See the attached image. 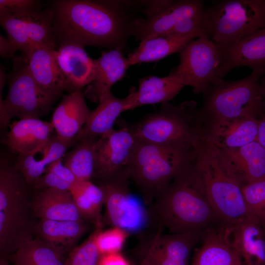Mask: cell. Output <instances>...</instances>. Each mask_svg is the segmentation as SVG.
Masks as SVG:
<instances>
[{
    "label": "cell",
    "instance_id": "cell-1",
    "mask_svg": "<svg viewBox=\"0 0 265 265\" xmlns=\"http://www.w3.org/2000/svg\"><path fill=\"white\" fill-rule=\"evenodd\" d=\"M53 16L55 47L66 44L122 50L132 35V21L121 2L54 0L48 2Z\"/></svg>",
    "mask_w": 265,
    "mask_h": 265
},
{
    "label": "cell",
    "instance_id": "cell-2",
    "mask_svg": "<svg viewBox=\"0 0 265 265\" xmlns=\"http://www.w3.org/2000/svg\"><path fill=\"white\" fill-rule=\"evenodd\" d=\"M150 204L149 219L169 233H203L223 224L209 201L195 156Z\"/></svg>",
    "mask_w": 265,
    "mask_h": 265
},
{
    "label": "cell",
    "instance_id": "cell-3",
    "mask_svg": "<svg viewBox=\"0 0 265 265\" xmlns=\"http://www.w3.org/2000/svg\"><path fill=\"white\" fill-rule=\"evenodd\" d=\"M203 119L194 100L166 103L130 124L137 140L160 145L194 148L202 137Z\"/></svg>",
    "mask_w": 265,
    "mask_h": 265
},
{
    "label": "cell",
    "instance_id": "cell-4",
    "mask_svg": "<svg viewBox=\"0 0 265 265\" xmlns=\"http://www.w3.org/2000/svg\"><path fill=\"white\" fill-rule=\"evenodd\" d=\"M194 149L196 166L210 204L222 223L233 226L250 215L241 186L228 171L216 147L201 137Z\"/></svg>",
    "mask_w": 265,
    "mask_h": 265
},
{
    "label": "cell",
    "instance_id": "cell-5",
    "mask_svg": "<svg viewBox=\"0 0 265 265\" xmlns=\"http://www.w3.org/2000/svg\"><path fill=\"white\" fill-rule=\"evenodd\" d=\"M194 155V148L166 146L137 140L129 162L130 178L145 202L150 204Z\"/></svg>",
    "mask_w": 265,
    "mask_h": 265
},
{
    "label": "cell",
    "instance_id": "cell-6",
    "mask_svg": "<svg viewBox=\"0 0 265 265\" xmlns=\"http://www.w3.org/2000/svg\"><path fill=\"white\" fill-rule=\"evenodd\" d=\"M262 76L252 71L236 80L219 79L203 93L201 111L205 119H226L263 115V97L260 86Z\"/></svg>",
    "mask_w": 265,
    "mask_h": 265
},
{
    "label": "cell",
    "instance_id": "cell-7",
    "mask_svg": "<svg viewBox=\"0 0 265 265\" xmlns=\"http://www.w3.org/2000/svg\"><path fill=\"white\" fill-rule=\"evenodd\" d=\"M13 68L6 75L8 89L5 99L0 98V128L9 126L11 119H40L51 110L60 97L42 89L33 79L28 61L22 56L13 58Z\"/></svg>",
    "mask_w": 265,
    "mask_h": 265
},
{
    "label": "cell",
    "instance_id": "cell-8",
    "mask_svg": "<svg viewBox=\"0 0 265 265\" xmlns=\"http://www.w3.org/2000/svg\"><path fill=\"white\" fill-rule=\"evenodd\" d=\"M210 38L227 46L265 27V0H218L205 6Z\"/></svg>",
    "mask_w": 265,
    "mask_h": 265
},
{
    "label": "cell",
    "instance_id": "cell-9",
    "mask_svg": "<svg viewBox=\"0 0 265 265\" xmlns=\"http://www.w3.org/2000/svg\"><path fill=\"white\" fill-rule=\"evenodd\" d=\"M180 62L170 73L196 94H203L212 82L227 75L219 47L202 36L189 42L180 53Z\"/></svg>",
    "mask_w": 265,
    "mask_h": 265
},
{
    "label": "cell",
    "instance_id": "cell-10",
    "mask_svg": "<svg viewBox=\"0 0 265 265\" xmlns=\"http://www.w3.org/2000/svg\"><path fill=\"white\" fill-rule=\"evenodd\" d=\"M119 128L100 135L95 144L92 179L97 185L130 178L129 162L137 142L129 123L117 120Z\"/></svg>",
    "mask_w": 265,
    "mask_h": 265
},
{
    "label": "cell",
    "instance_id": "cell-11",
    "mask_svg": "<svg viewBox=\"0 0 265 265\" xmlns=\"http://www.w3.org/2000/svg\"><path fill=\"white\" fill-rule=\"evenodd\" d=\"M0 23L16 51L28 61L36 48L53 46V16L48 5L21 13L0 12Z\"/></svg>",
    "mask_w": 265,
    "mask_h": 265
},
{
    "label": "cell",
    "instance_id": "cell-12",
    "mask_svg": "<svg viewBox=\"0 0 265 265\" xmlns=\"http://www.w3.org/2000/svg\"><path fill=\"white\" fill-rule=\"evenodd\" d=\"M146 17L134 19L132 35L144 40L168 33L182 20L197 15L205 9L203 0H180L148 1Z\"/></svg>",
    "mask_w": 265,
    "mask_h": 265
},
{
    "label": "cell",
    "instance_id": "cell-13",
    "mask_svg": "<svg viewBox=\"0 0 265 265\" xmlns=\"http://www.w3.org/2000/svg\"><path fill=\"white\" fill-rule=\"evenodd\" d=\"M105 195L107 218L114 227L127 232L141 230L148 219L146 211L140 201L131 194L128 180L111 181L98 185Z\"/></svg>",
    "mask_w": 265,
    "mask_h": 265
},
{
    "label": "cell",
    "instance_id": "cell-14",
    "mask_svg": "<svg viewBox=\"0 0 265 265\" xmlns=\"http://www.w3.org/2000/svg\"><path fill=\"white\" fill-rule=\"evenodd\" d=\"M258 124L259 120L252 117L203 118L202 136L218 149L238 148L256 140Z\"/></svg>",
    "mask_w": 265,
    "mask_h": 265
},
{
    "label": "cell",
    "instance_id": "cell-15",
    "mask_svg": "<svg viewBox=\"0 0 265 265\" xmlns=\"http://www.w3.org/2000/svg\"><path fill=\"white\" fill-rule=\"evenodd\" d=\"M218 150L228 171L241 187L265 180V149L257 141L238 148Z\"/></svg>",
    "mask_w": 265,
    "mask_h": 265
},
{
    "label": "cell",
    "instance_id": "cell-16",
    "mask_svg": "<svg viewBox=\"0 0 265 265\" xmlns=\"http://www.w3.org/2000/svg\"><path fill=\"white\" fill-rule=\"evenodd\" d=\"M232 228L221 224L204 231L191 265H242L231 240Z\"/></svg>",
    "mask_w": 265,
    "mask_h": 265
},
{
    "label": "cell",
    "instance_id": "cell-17",
    "mask_svg": "<svg viewBox=\"0 0 265 265\" xmlns=\"http://www.w3.org/2000/svg\"><path fill=\"white\" fill-rule=\"evenodd\" d=\"M218 46L227 74L233 69L244 66L262 76L265 74V27L228 45Z\"/></svg>",
    "mask_w": 265,
    "mask_h": 265
},
{
    "label": "cell",
    "instance_id": "cell-18",
    "mask_svg": "<svg viewBox=\"0 0 265 265\" xmlns=\"http://www.w3.org/2000/svg\"><path fill=\"white\" fill-rule=\"evenodd\" d=\"M22 173L7 159L0 160V212L20 213L32 212L30 189Z\"/></svg>",
    "mask_w": 265,
    "mask_h": 265
},
{
    "label": "cell",
    "instance_id": "cell-19",
    "mask_svg": "<svg viewBox=\"0 0 265 265\" xmlns=\"http://www.w3.org/2000/svg\"><path fill=\"white\" fill-rule=\"evenodd\" d=\"M84 48L79 45L66 44L59 46L55 51L57 65L71 92L88 85L94 78L96 59L91 58Z\"/></svg>",
    "mask_w": 265,
    "mask_h": 265
},
{
    "label": "cell",
    "instance_id": "cell-20",
    "mask_svg": "<svg viewBox=\"0 0 265 265\" xmlns=\"http://www.w3.org/2000/svg\"><path fill=\"white\" fill-rule=\"evenodd\" d=\"M82 89L64 95L55 108L51 123L56 135L66 140L75 139L86 123L90 110L84 99Z\"/></svg>",
    "mask_w": 265,
    "mask_h": 265
},
{
    "label": "cell",
    "instance_id": "cell-21",
    "mask_svg": "<svg viewBox=\"0 0 265 265\" xmlns=\"http://www.w3.org/2000/svg\"><path fill=\"white\" fill-rule=\"evenodd\" d=\"M8 127L3 142L18 155L40 152L54 130L51 122L33 118L19 119Z\"/></svg>",
    "mask_w": 265,
    "mask_h": 265
},
{
    "label": "cell",
    "instance_id": "cell-22",
    "mask_svg": "<svg viewBox=\"0 0 265 265\" xmlns=\"http://www.w3.org/2000/svg\"><path fill=\"white\" fill-rule=\"evenodd\" d=\"M231 240L242 265H265V235L258 217L250 214L234 224Z\"/></svg>",
    "mask_w": 265,
    "mask_h": 265
},
{
    "label": "cell",
    "instance_id": "cell-23",
    "mask_svg": "<svg viewBox=\"0 0 265 265\" xmlns=\"http://www.w3.org/2000/svg\"><path fill=\"white\" fill-rule=\"evenodd\" d=\"M127 57L120 49L103 52L96 59L95 76L87 85L84 95L93 102L99 103L110 92L111 86L121 80L129 68Z\"/></svg>",
    "mask_w": 265,
    "mask_h": 265
},
{
    "label": "cell",
    "instance_id": "cell-24",
    "mask_svg": "<svg viewBox=\"0 0 265 265\" xmlns=\"http://www.w3.org/2000/svg\"><path fill=\"white\" fill-rule=\"evenodd\" d=\"M31 208L39 218L55 220L83 221L69 191L54 188L36 190L32 196Z\"/></svg>",
    "mask_w": 265,
    "mask_h": 265
},
{
    "label": "cell",
    "instance_id": "cell-25",
    "mask_svg": "<svg viewBox=\"0 0 265 265\" xmlns=\"http://www.w3.org/2000/svg\"><path fill=\"white\" fill-rule=\"evenodd\" d=\"M55 46L36 47L28 59L29 70L38 85L44 90L60 96L62 92L71 93L55 58Z\"/></svg>",
    "mask_w": 265,
    "mask_h": 265
},
{
    "label": "cell",
    "instance_id": "cell-26",
    "mask_svg": "<svg viewBox=\"0 0 265 265\" xmlns=\"http://www.w3.org/2000/svg\"><path fill=\"white\" fill-rule=\"evenodd\" d=\"M135 91L132 89L124 98H116L111 92L106 95L91 111L86 123L75 137L76 143L85 137H99L112 129L120 114L132 109Z\"/></svg>",
    "mask_w": 265,
    "mask_h": 265
},
{
    "label": "cell",
    "instance_id": "cell-27",
    "mask_svg": "<svg viewBox=\"0 0 265 265\" xmlns=\"http://www.w3.org/2000/svg\"><path fill=\"white\" fill-rule=\"evenodd\" d=\"M203 233L158 235L146 248L145 263L151 265L161 259L187 263L192 248L200 242Z\"/></svg>",
    "mask_w": 265,
    "mask_h": 265
},
{
    "label": "cell",
    "instance_id": "cell-28",
    "mask_svg": "<svg viewBox=\"0 0 265 265\" xmlns=\"http://www.w3.org/2000/svg\"><path fill=\"white\" fill-rule=\"evenodd\" d=\"M76 143L75 139L66 140L57 135H52L42 150L43 156L41 159L35 158V152L18 155L14 165L31 185L45 173L48 165L62 158L69 148Z\"/></svg>",
    "mask_w": 265,
    "mask_h": 265
},
{
    "label": "cell",
    "instance_id": "cell-29",
    "mask_svg": "<svg viewBox=\"0 0 265 265\" xmlns=\"http://www.w3.org/2000/svg\"><path fill=\"white\" fill-rule=\"evenodd\" d=\"M34 223L30 213L0 212V251L6 257L12 255L33 238Z\"/></svg>",
    "mask_w": 265,
    "mask_h": 265
},
{
    "label": "cell",
    "instance_id": "cell-30",
    "mask_svg": "<svg viewBox=\"0 0 265 265\" xmlns=\"http://www.w3.org/2000/svg\"><path fill=\"white\" fill-rule=\"evenodd\" d=\"M198 37L194 34L183 36H159L144 40L128 55L129 66L142 62L158 61L176 53H180L189 42Z\"/></svg>",
    "mask_w": 265,
    "mask_h": 265
},
{
    "label": "cell",
    "instance_id": "cell-31",
    "mask_svg": "<svg viewBox=\"0 0 265 265\" xmlns=\"http://www.w3.org/2000/svg\"><path fill=\"white\" fill-rule=\"evenodd\" d=\"M138 81L132 109L146 105L168 103L185 86L178 78L171 73L163 77L148 76L140 79Z\"/></svg>",
    "mask_w": 265,
    "mask_h": 265
},
{
    "label": "cell",
    "instance_id": "cell-32",
    "mask_svg": "<svg viewBox=\"0 0 265 265\" xmlns=\"http://www.w3.org/2000/svg\"><path fill=\"white\" fill-rule=\"evenodd\" d=\"M86 230L83 221L40 219L34 223L33 234L35 238L62 249L69 248Z\"/></svg>",
    "mask_w": 265,
    "mask_h": 265
},
{
    "label": "cell",
    "instance_id": "cell-33",
    "mask_svg": "<svg viewBox=\"0 0 265 265\" xmlns=\"http://www.w3.org/2000/svg\"><path fill=\"white\" fill-rule=\"evenodd\" d=\"M70 192L82 218L97 228L101 227V209L105 202L102 188L91 181H79L72 186Z\"/></svg>",
    "mask_w": 265,
    "mask_h": 265
},
{
    "label": "cell",
    "instance_id": "cell-34",
    "mask_svg": "<svg viewBox=\"0 0 265 265\" xmlns=\"http://www.w3.org/2000/svg\"><path fill=\"white\" fill-rule=\"evenodd\" d=\"M63 249L34 238L25 243L11 255L14 265H65Z\"/></svg>",
    "mask_w": 265,
    "mask_h": 265
},
{
    "label": "cell",
    "instance_id": "cell-35",
    "mask_svg": "<svg viewBox=\"0 0 265 265\" xmlns=\"http://www.w3.org/2000/svg\"><path fill=\"white\" fill-rule=\"evenodd\" d=\"M99 137L87 136L80 139L66 152L62 160L79 181H91L95 166V144Z\"/></svg>",
    "mask_w": 265,
    "mask_h": 265
},
{
    "label": "cell",
    "instance_id": "cell-36",
    "mask_svg": "<svg viewBox=\"0 0 265 265\" xmlns=\"http://www.w3.org/2000/svg\"><path fill=\"white\" fill-rule=\"evenodd\" d=\"M211 33V23L205 9L197 15L182 20L165 35L194 34L198 37L207 36L210 38Z\"/></svg>",
    "mask_w": 265,
    "mask_h": 265
},
{
    "label": "cell",
    "instance_id": "cell-37",
    "mask_svg": "<svg viewBox=\"0 0 265 265\" xmlns=\"http://www.w3.org/2000/svg\"><path fill=\"white\" fill-rule=\"evenodd\" d=\"M97 229L70 253L65 265H98L101 257L95 243Z\"/></svg>",
    "mask_w": 265,
    "mask_h": 265
},
{
    "label": "cell",
    "instance_id": "cell-38",
    "mask_svg": "<svg viewBox=\"0 0 265 265\" xmlns=\"http://www.w3.org/2000/svg\"><path fill=\"white\" fill-rule=\"evenodd\" d=\"M241 188L249 214L258 218L265 215V180L245 185Z\"/></svg>",
    "mask_w": 265,
    "mask_h": 265
},
{
    "label": "cell",
    "instance_id": "cell-39",
    "mask_svg": "<svg viewBox=\"0 0 265 265\" xmlns=\"http://www.w3.org/2000/svg\"><path fill=\"white\" fill-rule=\"evenodd\" d=\"M95 243L101 256L117 253L122 248L128 232L117 227L102 231L97 228Z\"/></svg>",
    "mask_w": 265,
    "mask_h": 265
},
{
    "label": "cell",
    "instance_id": "cell-40",
    "mask_svg": "<svg viewBox=\"0 0 265 265\" xmlns=\"http://www.w3.org/2000/svg\"><path fill=\"white\" fill-rule=\"evenodd\" d=\"M31 186L35 190L54 188L69 191L72 186L70 184L50 172H45L32 183Z\"/></svg>",
    "mask_w": 265,
    "mask_h": 265
},
{
    "label": "cell",
    "instance_id": "cell-41",
    "mask_svg": "<svg viewBox=\"0 0 265 265\" xmlns=\"http://www.w3.org/2000/svg\"><path fill=\"white\" fill-rule=\"evenodd\" d=\"M44 5L41 1L34 0H0V12H24Z\"/></svg>",
    "mask_w": 265,
    "mask_h": 265
},
{
    "label": "cell",
    "instance_id": "cell-42",
    "mask_svg": "<svg viewBox=\"0 0 265 265\" xmlns=\"http://www.w3.org/2000/svg\"><path fill=\"white\" fill-rule=\"evenodd\" d=\"M62 159H59L48 165L45 170V172H52L73 186L79 180L77 179L72 172L63 164Z\"/></svg>",
    "mask_w": 265,
    "mask_h": 265
},
{
    "label": "cell",
    "instance_id": "cell-43",
    "mask_svg": "<svg viewBox=\"0 0 265 265\" xmlns=\"http://www.w3.org/2000/svg\"><path fill=\"white\" fill-rule=\"evenodd\" d=\"M98 265H129L120 254L113 253L101 256Z\"/></svg>",
    "mask_w": 265,
    "mask_h": 265
},
{
    "label": "cell",
    "instance_id": "cell-44",
    "mask_svg": "<svg viewBox=\"0 0 265 265\" xmlns=\"http://www.w3.org/2000/svg\"><path fill=\"white\" fill-rule=\"evenodd\" d=\"M16 52L12 45L9 40L0 35V55L3 58H13Z\"/></svg>",
    "mask_w": 265,
    "mask_h": 265
},
{
    "label": "cell",
    "instance_id": "cell-45",
    "mask_svg": "<svg viewBox=\"0 0 265 265\" xmlns=\"http://www.w3.org/2000/svg\"><path fill=\"white\" fill-rule=\"evenodd\" d=\"M256 141L265 149V115L259 119Z\"/></svg>",
    "mask_w": 265,
    "mask_h": 265
},
{
    "label": "cell",
    "instance_id": "cell-46",
    "mask_svg": "<svg viewBox=\"0 0 265 265\" xmlns=\"http://www.w3.org/2000/svg\"><path fill=\"white\" fill-rule=\"evenodd\" d=\"M260 86L263 97L262 110L263 115H265V74L260 79Z\"/></svg>",
    "mask_w": 265,
    "mask_h": 265
},
{
    "label": "cell",
    "instance_id": "cell-47",
    "mask_svg": "<svg viewBox=\"0 0 265 265\" xmlns=\"http://www.w3.org/2000/svg\"><path fill=\"white\" fill-rule=\"evenodd\" d=\"M259 219L260 221L263 231L265 235V215L260 217L259 218Z\"/></svg>",
    "mask_w": 265,
    "mask_h": 265
},
{
    "label": "cell",
    "instance_id": "cell-48",
    "mask_svg": "<svg viewBox=\"0 0 265 265\" xmlns=\"http://www.w3.org/2000/svg\"><path fill=\"white\" fill-rule=\"evenodd\" d=\"M0 265H9L6 259V257L3 256V257L0 259Z\"/></svg>",
    "mask_w": 265,
    "mask_h": 265
}]
</instances>
